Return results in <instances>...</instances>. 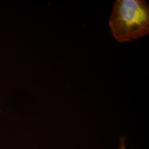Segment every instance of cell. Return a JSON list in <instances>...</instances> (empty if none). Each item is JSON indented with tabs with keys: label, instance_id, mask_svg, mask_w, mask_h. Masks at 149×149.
Listing matches in <instances>:
<instances>
[{
	"label": "cell",
	"instance_id": "obj_1",
	"mask_svg": "<svg viewBox=\"0 0 149 149\" xmlns=\"http://www.w3.org/2000/svg\"><path fill=\"white\" fill-rule=\"evenodd\" d=\"M109 24L118 42L133 41L149 33V7L142 0H118Z\"/></svg>",
	"mask_w": 149,
	"mask_h": 149
},
{
	"label": "cell",
	"instance_id": "obj_2",
	"mask_svg": "<svg viewBox=\"0 0 149 149\" xmlns=\"http://www.w3.org/2000/svg\"><path fill=\"white\" fill-rule=\"evenodd\" d=\"M118 149H126L125 140L124 137H122L120 140V144L119 145Z\"/></svg>",
	"mask_w": 149,
	"mask_h": 149
}]
</instances>
